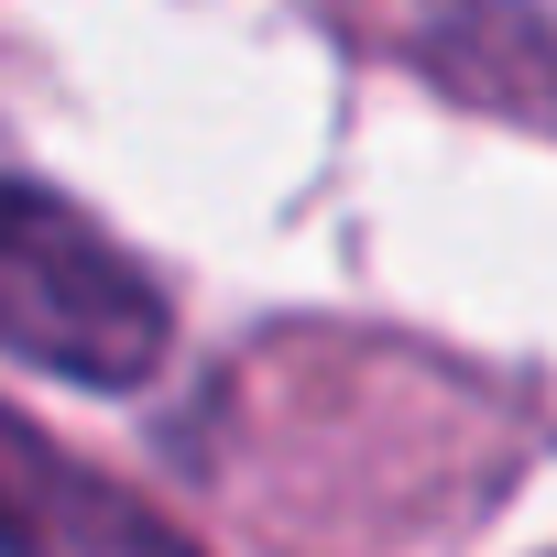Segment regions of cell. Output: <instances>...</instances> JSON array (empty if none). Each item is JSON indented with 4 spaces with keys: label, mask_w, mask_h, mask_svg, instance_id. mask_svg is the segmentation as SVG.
Masks as SVG:
<instances>
[{
    "label": "cell",
    "mask_w": 557,
    "mask_h": 557,
    "mask_svg": "<svg viewBox=\"0 0 557 557\" xmlns=\"http://www.w3.org/2000/svg\"><path fill=\"white\" fill-rule=\"evenodd\" d=\"M0 557H197L175 524H153L121 481L45 448L23 416H0Z\"/></svg>",
    "instance_id": "obj_2"
},
{
    "label": "cell",
    "mask_w": 557,
    "mask_h": 557,
    "mask_svg": "<svg viewBox=\"0 0 557 557\" xmlns=\"http://www.w3.org/2000/svg\"><path fill=\"white\" fill-rule=\"evenodd\" d=\"M426 23L481 45V55H557V0H426Z\"/></svg>",
    "instance_id": "obj_3"
},
{
    "label": "cell",
    "mask_w": 557,
    "mask_h": 557,
    "mask_svg": "<svg viewBox=\"0 0 557 557\" xmlns=\"http://www.w3.org/2000/svg\"><path fill=\"white\" fill-rule=\"evenodd\" d=\"M175 350V296L143 273V251L88 219L45 175H0V361L132 394Z\"/></svg>",
    "instance_id": "obj_1"
}]
</instances>
